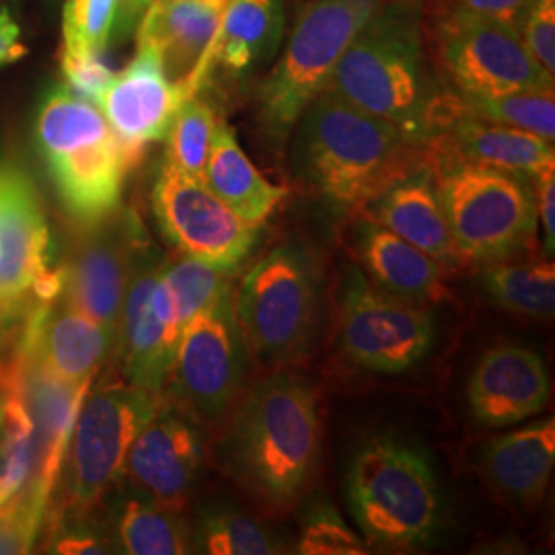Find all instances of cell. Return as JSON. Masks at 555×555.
<instances>
[{
    "instance_id": "1",
    "label": "cell",
    "mask_w": 555,
    "mask_h": 555,
    "mask_svg": "<svg viewBox=\"0 0 555 555\" xmlns=\"http://www.w3.org/2000/svg\"><path fill=\"white\" fill-rule=\"evenodd\" d=\"M295 171L337 215H362L389 185L428 165V144L321 91L298 118Z\"/></svg>"
},
{
    "instance_id": "2",
    "label": "cell",
    "mask_w": 555,
    "mask_h": 555,
    "mask_svg": "<svg viewBox=\"0 0 555 555\" xmlns=\"http://www.w3.org/2000/svg\"><path fill=\"white\" fill-rule=\"evenodd\" d=\"M424 40L420 2L383 0L350 41L327 91L426 142L440 93Z\"/></svg>"
},
{
    "instance_id": "3",
    "label": "cell",
    "mask_w": 555,
    "mask_h": 555,
    "mask_svg": "<svg viewBox=\"0 0 555 555\" xmlns=\"http://www.w3.org/2000/svg\"><path fill=\"white\" fill-rule=\"evenodd\" d=\"M318 397L302 378L276 373L245 397L224 440L231 474L268 506H286L318 465Z\"/></svg>"
},
{
    "instance_id": "4",
    "label": "cell",
    "mask_w": 555,
    "mask_h": 555,
    "mask_svg": "<svg viewBox=\"0 0 555 555\" xmlns=\"http://www.w3.org/2000/svg\"><path fill=\"white\" fill-rule=\"evenodd\" d=\"M36 146L66 215L91 227L119 208L124 181L144 157L116 137L100 107L50 87L36 112Z\"/></svg>"
},
{
    "instance_id": "5",
    "label": "cell",
    "mask_w": 555,
    "mask_h": 555,
    "mask_svg": "<svg viewBox=\"0 0 555 555\" xmlns=\"http://www.w3.org/2000/svg\"><path fill=\"white\" fill-rule=\"evenodd\" d=\"M428 167L461 261L494 263L520 254L537 231L529 179L459 159L428 142Z\"/></svg>"
},
{
    "instance_id": "6",
    "label": "cell",
    "mask_w": 555,
    "mask_h": 555,
    "mask_svg": "<svg viewBox=\"0 0 555 555\" xmlns=\"http://www.w3.org/2000/svg\"><path fill=\"white\" fill-rule=\"evenodd\" d=\"M163 401V393H151L130 383H105L87 393L40 531L89 516L121 479L134 438Z\"/></svg>"
},
{
    "instance_id": "7",
    "label": "cell",
    "mask_w": 555,
    "mask_h": 555,
    "mask_svg": "<svg viewBox=\"0 0 555 555\" xmlns=\"http://www.w3.org/2000/svg\"><path fill=\"white\" fill-rule=\"evenodd\" d=\"M424 7L422 27L428 56L459 95L498 98L554 91V77L541 68L515 27L444 0H426Z\"/></svg>"
},
{
    "instance_id": "8",
    "label": "cell",
    "mask_w": 555,
    "mask_h": 555,
    "mask_svg": "<svg viewBox=\"0 0 555 555\" xmlns=\"http://www.w3.org/2000/svg\"><path fill=\"white\" fill-rule=\"evenodd\" d=\"M346 490L350 513L373 543L416 547L437 533V476L414 447L391 438L366 442L350 463Z\"/></svg>"
},
{
    "instance_id": "9",
    "label": "cell",
    "mask_w": 555,
    "mask_h": 555,
    "mask_svg": "<svg viewBox=\"0 0 555 555\" xmlns=\"http://www.w3.org/2000/svg\"><path fill=\"white\" fill-rule=\"evenodd\" d=\"M383 0H313L298 15L284 54L261 82L259 119L274 139H286L309 103L325 91L350 41Z\"/></svg>"
},
{
    "instance_id": "10",
    "label": "cell",
    "mask_w": 555,
    "mask_h": 555,
    "mask_svg": "<svg viewBox=\"0 0 555 555\" xmlns=\"http://www.w3.org/2000/svg\"><path fill=\"white\" fill-rule=\"evenodd\" d=\"M235 319L243 344L266 362L305 354L315 336L319 284L307 251L280 245L238 284Z\"/></svg>"
},
{
    "instance_id": "11",
    "label": "cell",
    "mask_w": 555,
    "mask_h": 555,
    "mask_svg": "<svg viewBox=\"0 0 555 555\" xmlns=\"http://www.w3.org/2000/svg\"><path fill=\"white\" fill-rule=\"evenodd\" d=\"M243 348L233 295L185 323L165 380L181 414L215 422L231 408L243 380Z\"/></svg>"
},
{
    "instance_id": "12",
    "label": "cell",
    "mask_w": 555,
    "mask_h": 555,
    "mask_svg": "<svg viewBox=\"0 0 555 555\" xmlns=\"http://www.w3.org/2000/svg\"><path fill=\"white\" fill-rule=\"evenodd\" d=\"M433 341L435 323L426 309L352 272L341 302V348L354 364L383 375L405 373Z\"/></svg>"
},
{
    "instance_id": "13",
    "label": "cell",
    "mask_w": 555,
    "mask_h": 555,
    "mask_svg": "<svg viewBox=\"0 0 555 555\" xmlns=\"http://www.w3.org/2000/svg\"><path fill=\"white\" fill-rule=\"evenodd\" d=\"M62 272V298L118 337L119 315L140 249L151 241L132 210L79 227Z\"/></svg>"
},
{
    "instance_id": "14",
    "label": "cell",
    "mask_w": 555,
    "mask_h": 555,
    "mask_svg": "<svg viewBox=\"0 0 555 555\" xmlns=\"http://www.w3.org/2000/svg\"><path fill=\"white\" fill-rule=\"evenodd\" d=\"M153 212L163 237L181 256L237 268L259 241L261 227L235 215L202 181L163 163L153 188Z\"/></svg>"
},
{
    "instance_id": "15",
    "label": "cell",
    "mask_w": 555,
    "mask_h": 555,
    "mask_svg": "<svg viewBox=\"0 0 555 555\" xmlns=\"http://www.w3.org/2000/svg\"><path fill=\"white\" fill-rule=\"evenodd\" d=\"M52 237L34 181L17 167H0V323L15 325L41 305L31 295L50 270Z\"/></svg>"
},
{
    "instance_id": "16",
    "label": "cell",
    "mask_w": 555,
    "mask_h": 555,
    "mask_svg": "<svg viewBox=\"0 0 555 555\" xmlns=\"http://www.w3.org/2000/svg\"><path fill=\"white\" fill-rule=\"evenodd\" d=\"M204 463V442L194 420L163 401L134 438L121 477L134 494L181 511Z\"/></svg>"
},
{
    "instance_id": "17",
    "label": "cell",
    "mask_w": 555,
    "mask_h": 555,
    "mask_svg": "<svg viewBox=\"0 0 555 555\" xmlns=\"http://www.w3.org/2000/svg\"><path fill=\"white\" fill-rule=\"evenodd\" d=\"M229 0H151L137 31L151 48L167 79L188 95H198L212 70V54Z\"/></svg>"
},
{
    "instance_id": "18",
    "label": "cell",
    "mask_w": 555,
    "mask_h": 555,
    "mask_svg": "<svg viewBox=\"0 0 555 555\" xmlns=\"http://www.w3.org/2000/svg\"><path fill=\"white\" fill-rule=\"evenodd\" d=\"M160 268L163 258L149 241L140 249L134 263L116 337V352L124 377L130 385L151 393H163L178 346V337L160 323L151 302Z\"/></svg>"
},
{
    "instance_id": "19",
    "label": "cell",
    "mask_w": 555,
    "mask_h": 555,
    "mask_svg": "<svg viewBox=\"0 0 555 555\" xmlns=\"http://www.w3.org/2000/svg\"><path fill=\"white\" fill-rule=\"evenodd\" d=\"M188 100L178 85L167 79L159 56L139 46V54L114 75L98 107L121 142L144 153L146 144L165 140L179 107Z\"/></svg>"
},
{
    "instance_id": "20",
    "label": "cell",
    "mask_w": 555,
    "mask_h": 555,
    "mask_svg": "<svg viewBox=\"0 0 555 555\" xmlns=\"http://www.w3.org/2000/svg\"><path fill=\"white\" fill-rule=\"evenodd\" d=\"M550 391L543 358L522 346L500 344L479 358L467 385V401L477 422L504 428L541 414Z\"/></svg>"
},
{
    "instance_id": "21",
    "label": "cell",
    "mask_w": 555,
    "mask_h": 555,
    "mask_svg": "<svg viewBox=\"0 0 555 555\" xmlns=\"http://www.w3.org/2000/svg\"><path fill=\"white\" fill-rule=\"evenodd\" d=\"M21 336L41 364L66 380L95 378L116 350V336L60 297L36 305L23 321Z\"/></svg>"
},
{
    "instance_id": "22",
    "label": "cell",
    "mask_w": 555,
    "mask_h": 555,
    "mask_svg": "<svg viewBox=\"0 0 555 555\" xmlns=\"http://www.w3.org/2000/svg\"><path fill=\"white\" fill-rule=\"evenodd\" d=\"M362 215L447 268L461 261L428 165L389 185Z\"/></svg>"
},
{
    "instance_id": "23",
    "label": "cell",
    "mask_w": 555,
    "mask_h": 555,
    "mask_svg": "<svg viewBox=\"0 0 555 555\" xmlns=\"http://www.w3.org/2000/svg\"><path fill=\"white\" fill-rule=\"evenodd\" d=\"M428 142H437L459 159L502 169L520 178L535 179L543 171L555 169L554 142L477 118L465 107V101L444 132Z\"/></svg>"
},
{
    "instance_id": "24",
    "label": "cell",
    "mask_w": 555,
    "mask_h": 555,
    "mask_svg": "<svg viewBox=\"0 0 555 555\" xmlns=\"http://www.w3.org/2000/svg\"><path fill=\"white\" fill-rule=\"evenodd\" d=\"M358 258L378 288L414 302L449 298L447 266L373 220L358 229Z\"/></svg>"
},
{
    "instance_id": "25",
    "label": "cell",
    "mask_w": 555,
    "mask_h": 555,
    "mask_svg": "<svg viewBox=\"0 0 555 555\" xmlns=\"http://www.w3.org/2000/svg\"><path fill=\"white\" fill-rule=\"evenodd\" d=\"M555 420H543L494 438L483 453V472L500 494L537 504L554 472Z\"/></svg>"
},
{
    "instance_id": "26",
    "label": "cell",
    "mask_w": 555,
    "mask_h": 555,
    "mask_svg": "<svg viewBox=\"0 0 555 555\" xmlns=\"http://www.w3.org/2000/svg\"><path fill=\"white\" fill-rule=\"evenodd\" d=\"M204 183L235 215L256 227L270 219L286 196L284 188L274 185L259 173L258 167L241 149L233 128L220 119L206 160Z\"/></svg>"
},
{
    "instance_id": "27",
    "label": "cell",
    "mask_w": 555,
    "mask_h": 555,
    "mask_svg": "<svg viewBox=\"0 0 555 555\" xmlns=\"http://www.w3.org/2000/svg\"><path fill=\"white\" fill-rule=\"evenodd\" d=\"M282 0H229L212 54V68L245 73L270 59L282 40Z\"/></svg>"
},
{
    "instance_id": "28",
    "label": "cell",
    "mask_w": 555,
    "mask_h": 555,
    "mask_svg": "<svg viewBox=\"0 0 555 555\" xmlns=\"http://www.w3.org/2000/svg\"><path fill=\"white\" fill-rule=\"evenodd\" d=\"M179 513L134 494L119 506L112 545L130 555L188 554L192 552V531Z\"/></svg>"
},
{
    "instance_id": "29",
    "label": "cell",
    "mask_w": 555,
    "mask_h": 555,
    "mask_svg": "<svg viewBox=\"0 0 555 555\" xmlns=\"http://www.w3.org/2000/svg\"><path fill=\"white\" fill-rule=\"evenodd\" d=\"M483 286L498 307L525 318L552 319L555 309V268L545 259L488 263Z\"/></svg>"
},
{
    "instance_id": "30",
    "label": "cell",
    "mask_w": 555,
    "mask_h": 555,
    "mask_svg": "<svg viewBox=\"0 0 555 555\" xmlns=\"http://www.w3.org/2000/svg\"><path fill=\"white\" fill-rule=\"evenodd\" d=\"M233 274L235 268H220L188 256L163 259L160 276L171 288L181 330L198 313L233 295Z\"/></svg>"
},
{
    "instance_id": "31",
    "label": "cell",
    "mask_w": 555,
    "mask_h": 555,
    "mask_svg": "<svg viewBox=\"0 0 555 555\" xmlns=\"http://www.w3.org/2000/svg\"><path fill=\"white\" fill-rule=\"evenodd\" d=\"M192 545L202 554L268 555L280 552V543L266 527L237 511H210L192 531Z\"/></svg>"
},
{
    "instance_id": "32",
    "label": "cell",
    "mask_w": 555,
    "mask_h": 555,
    "mask_svg": "<svg viewBox=\"0 0 555 555\" xmlns=\"http://www.w3.org/2000/svg\"><path fill=\"white\" fill-rule=\"evenodd\" d=\"M219 126V116L208 101L198 95L181 107L167 132V159L176 169L204 181L210 144Z\"/></svg>"
},
{
    "instance_id": "33",
    "label": "cell",
    "mask_w": 555,
    "mask_h": 555,
    "mask_svg": "<svg viewBox=\"0 0 555 555\" xmlns=\"http://www.w3.org/2000/svg\"><path fill=\"white\" fill-rule=\"evenodd\" d=\"M463 101L477 118L518 128L539 139L554 142V91H520L498 98H463Z\"/></svg>"
},
{
    "instance_id": "34",
    "label": "cell",
    "mask_w": 555,
    "mask_h": 555,
    "mask_svg": "<svg viewBox=\"0 0 555 555\" xmlns=\"http://www.w3.org/2000/svg\"><path fill=\"white\" fill-rule=\"evenodd\" d=\"M121 0H66L62 48L103 54L118 29Z\"/></svg>"
},
{
    "instance_id": "35",
    "label": "cell",
    "mask_w": 555,
    "mask_h": 555,
    "mask_svg": "<svg viewBox=\"0 0 555 555\" xmlns=\"http://www.w3.org/2000/svg\"><path fill=\"white\" fill-rule=\"evenodd\" d=\"M298 552L302 555H364L369 550L334 508L319 506L305 522Z\"/></svg>"
},
{
    "instance_id": "36",
    "label": "cell",
    "mask_w": 555,
    "mask_h": 555,
    "mask_svg": "<svg viewBox=\"0 0 555 555\" xmlns=\"http://www.w3.org/2000/svg\"><path fill=\"white\" fill-rule=\"evenodd\" d=\"M43 511L23 492L0 504V554H29L40 533Z\"/></svg>"
},
{
    "instance_id": "37",
    "label": "cell",
    "mask_w": 555,
    "mask_h": 555,
    "mask_svg": "<svg viewBox=\"0 0 555 555\" xmlns=\"http://www.w3.org/2000/svg\"><path fill=\"white\" fill-rule=\"evenodd\" d=\"M103 54L77 52V50H60V70L66 87L82 100L100 105L103 93L114 80L112 68L101 59Z\"/></svg>"
},
{
    "instance_id": "38",
    "label": "cell",
    "mask_w": 555,
    "mask_h": 555,
    "mask_svg": "<svg viewBox=\"0 0 555 555\" xmlns=\"http://www.w3.org/2000/svg\"><path fill=\"white\" fill-rule=\"evenodd\" d=\"M520 36L541 68L555 77V0H535Z\"/></svg>"
},
{
    "instance_id": "39",
    "label": "cell",
    "mask_w": 555,
    "mask_h": 555,
    "mask_svg": "<svg viewBox=\"0 0 555 555\" xmlns=\"http://www.w3.org/2000/svg\"><path fill=\"white\" fill-rule=\"evenodd\" d=\"M444 2L455 4L459 9L476 13L481 17L506 23L518 31L527 20L531 7L535 4V0H444Z\"/></svg>"
},
{
    "instance_id": "40",
    "label": "cell",
    "mask_w": 555,
    "mask_h": 555,
    "mask_svg": "<svg viewBox=\"0 0 555 555\" xmlns=\"http://www.w3.org/2000/svg\"><path fill=\"white\" fill-rule=\"evenodd\" d=\"M537 219L543 224L545 254L555 251V169H547L535 178Z\"/></svg>"
},
{
    "instance_id": "41",
    "label": "cell",
    "mask_w": 555,
    "mask_h": 555,
    "mask_svg": "<svg viewBox=\"0 0 555 555\" xmlns=\"http://www.w3.org/2000/svg\"><path fill=\"white\" fill-rule=\"evenodd\" d=\"M27 54L21 40V25L9 7H0V66L13 64Z\"/></svg>"
},
{
    "instance_id": "42",
    "label": "cell",
    "mask_w": 555,
    "mask_h": 555,
    "mask_svg": "<svg viewBox=\"0 0 555 555\" xmlns=\"http://www.w3.org/2000/svg\"><path fill=\"white\" fill-rule=\"evenodd\" d=\"M151 0H121V9H119V23L118 27H121V31H128L137 25V20L142 17L146 4Z\"/></svg>"
},
{
    "instance_id": "43",
    "label": "cell",
    "mask_w": 555,
    "mask_h": 555,
    "mask_svg": "<svg viewBox=\"0 0 555 555\" xmlns=\"http://www.w3.org/2000/svg\"><path fill=\"white\" fill-rule=\"evenodd\" d=\"M410 2H420V0H410Z\"/></svg>"
}]
</instances>
